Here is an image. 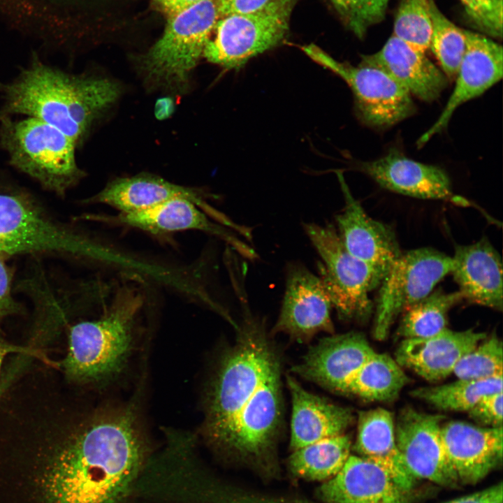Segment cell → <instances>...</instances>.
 <instances>
[{
  "mask_svg": "<svg viewBox=\"0 0 503 503\" xmlns=\"http://www.w3.org/2000/svg\"><path fill=\"white\" fill-rule=\"evenodd\" d=\"M472 24L496 38L502 36V0H461Z\"/></svg>",
  "mask_w": 503,
  "mask_h": 503,
  "instance_id": "836d02e7",
  "label": "cell"
},
{
  "mask_svg": "<svg viewBox=\"0 0 503 503\" xmlns=\"http://www.w3.org/2000/svg\"><path fill=\"white\" fill-rule=\"evenodd\" d=\"M502 376L485 379H462L439 386L422 387L411 395L441 410L468 411L483 397L502 392Z\"/></svg>",
  "mask_w": 503,
  "mask_h": 503,
  "instance_id": "f1b7e54d",
  "label": "cell"
},
{
  "mask_svg": "<svg viewBox=\"0 0 503 503\" xmlns=\"http://www.w3.org/2000/svg\"><path fill=\"white\" fill-rule=\"evenodd\" d=\"M354 449L358 455L382 467L406 493L415 479L407 470L395 439V421L388 410L378 407L358 414Z\"/></svg>",
  "mask_w": 503,
  "mask_h": 503,
  "instance_id": "cb8c5ba5",
  "label": "cell"
},
{
  "mask_svg": "<svg viewBox=\"0 0 503 503\" xmlns=\"http://www.w3.org/2000/svg\"><path fill=\"white\" fill-rule=\"evenodd\" d=\"M502 482L481 491L465 495L444 503H502Z\"/></svg>",
  "mask_w": 503,
  "mask_h": 503,
  "instance_id": "74e56055",
  "label": "cell"
},
{
  "mask_svg": "<svg viewBox=\"0 0 503 503\" xmlns=\"http://www.w3.org/2000/svg\"><path fill=\"white\" fill-rule=\"evenodd\" d=\"M302 226L321 258L319 277L338 316L344 320L365 321L373 309L370 292L379 286L383 276L346 249L333 224Z\"/></svg>",
  "mask_w": 503,
  "mask_h": 503,
  "instance_id": "8992f818",
  "label": "cell"
},
{
  "mask_svg": "<svg viewBox=\"0 0 503 503\" xmlns=\"http://www.w3.org/2000/svg\"><path fill=\"white\" fill-rule=\"evenodd\" d=\"M359 168L388 191L416 198L469 205L468 200L453 192L450 178L442 168L413 160L398 150L362 162Z\"/></svg>",
  "mask_w": 503,
  "mask_h": 503,
  "instance_id": "9a60e30c",
  "label": "cell"
},
{
  "mask_svg": "<svg viewBox=\"0 0 503 503\" xmlns=\"http://www.w3.org/2000/svg\"><path fill=\"white\" fill-rule=\"evenodd\" d=\"M142 305L139 293L123 288L99 319L71 328L62 362L68 379L103 386L120 376L132 353L134 324Z\"/></svg>",
  "mask_w": 503,
  "mask_h": 503,
  "instance_id": "3957f363",
  "label": "cell"
},
{
  "mask_svg": "<svg viewBox=\"0 0 503 503\" xmlns=\"http://www.w3.org/2000/svg\"><path fill=\"white\" fill-rule=\"evenodd\" d=\"M432 22L429 49L447 78H455L467 47V30L450 21L430 0Z\"/></svg>",
  "mask_w": 503,
  "mask_h": 503,
  "instance_id": "f546056e",
  "label": "cell"
},
{
  "mask_svg": "<svg viewBox=\"0 0 503 503\" xmlns=\"http://www.w3.org/2000/svg\"><path fill=\"white\" fill-rule=\"evenodd\" d=\"M298 0H270L261 9L219 18L214 36L203 51L206 59L227 69H238L250 59L285 38Z\"/></svg>",
  "mask_w": 503,
  "mask_h": 503,
  "instance_id": "ba28073f",
  "label": "cell"
},
{
  "mask_svg": "<svg viewBox=\"0 0 503 503\" xmlns=\"http://www.w3.org/2000/svg\"><path fill=\"white\" fill-rule=\"evenodd\" d=\"M168 16L177 14L202 0H154Z\"/></svg>",
  "mask_w": 503,
  "mask_h": 503,
  "instance_id": "f35d334b",
  "label": "cell"
},
{
  "mask_svg": "<svg viewBox=\"0 0 503 503\" xmlns=\"http://www.w3.org/2000/svg\"><path fill=\"white\" fill-rule=\"evenodd\" d=\"M270 0H216L219 17L258 10Z\"/></svg>",
  "mask_w": 503,
  "mask_h": 503,
  "instance_id": "8d00e7d4",
  "label": "cell"
},
{
  "mask_svg": "<svg viewBox=\"0 0 503 503\" xmlns=\"http://www.w3.org/2000/svg\"><path fill=\"white\" fill-rule=\"evenodd\" d=\"M291 396L290 447L292 451L323 439L344 434L354 417L351 411L333 404L287 377Z\"/></svg>",
  "mask_w": 503,
  "mask_h": 503,
  "instance_id": "603a6c76",
  "label": "cell"
},
{
  "mask_svg": "<svg viewBox=\"0 0 503 503\" xmlns=\"http://www.w3.org/2000/svg\"><path fill=\"white\" fill-rule=\"evenodd\" d=\"M431 31L430 0H402L393 35L425 52L429 49Z\"/></svg>",
  "mask_w": 503,
  "mask_h": 503,
  "instance_id": "4dcf8cb0",
  "label": "cell"
},
{
  "mask_svg": "<svg viewBox=\"0 0 503 503\" xmlns=\"http://www.w3.org/2000/svg\"><path fill=\"white\" fill-rule=\"evenodd\" d=\"M361 62L381 68L423 101L437 99L447 85L448 78L425 52L393 35L378 52L363 55Z\"/></svg>",
  "mask_w": 503,
  "mask_h": 503,
  "instance_id": "44dd1931",
  "label": "cell"
},
{
  "mask_svg": "<svg viewBox=\"0 0 503 503\" xmlns=\"http://www.w3.org/2000/svg\"><path fill=\"white\" fill-rule=\"evenodd\" d=\"M115 219L118 223L156 235L187 230L205 231L222 238L247 258L257 257L250 247L214 224L196 204L187 198H173L140 212L120 213Z\"/></svg>",
  "mask_w": 503,
  "mask_h": 503,
  "instance_id": "7402d4cb",
  "label": "cell"
},
{
  "mask_svg": "<svg viewBox=\"0 0 503 503\" xmlns=\"http://www.w3.org/2000/svg\"><path fill=\"white\" fill-rule=\"evenodd\" d=\"M453 374L457 379H485L502 376V342L497 335L486 337L460 359Z\"/></svg>",
  "mask_w": 503,
  "mask_h": 503,
  "instance_id": "1f68e13d",
  "label": "cell"
},
{
  "mask_svg": "<svg viewBox=\"0 0 503 503\" xmlns=\"http://www.w3.org/2000/svg\"><path fill=\"white\" fill-rule=\"evenodd\" d=\"M177 198L189 199L198 207L206 206L195 190L150 175L116 179L89 201L110 205L120 213L126 214L145 210Z\"/></svg>",
  "mask_w": 503,
  "mask_h": 503,
  "instance_id": "d4e9b609",
  "label": "cell"
},
{
  "mask_svg": "<svg viewBox=\"0 0 503 503\" xmlns=\"http://www.w3.org/2000/svg\"><path fill=\"white\" fill-rule=\"evenodd\" d=\"M502 75V45L483 34L467 31V47L453 90L437 119L418 139V147L445 129L457 108L483 94L498 82Z\"/></svg>",
  "mask_w": 503,
  "mask_h": 503,
  "instance_id": "4fadbf2b",
  "label": "cell"
},
{
  "mask_svg": "<svg viewBox=\"0 0 503 503\" xmlns=\"http://www.w3.org/2000/svg\"><path fill=\"white\" fill-rule=\"evenodd\" d=\"M75 144L61 131L31 117L0 119V149L8 163L58 196L85 176L75 160Z\"/></svg>",
  "mask_w": 503,
  "mask_h": 503,
  "instance_id": "5b68a950",
  "label": "cell"
},
{
  "mask_svg": "<svg viewBox=\"0 0 503 503\" xmlns=\"http://www.w3.org/2000/svg\"><path fill=\"white\" fill-rule=\"evenodd\" d=\"M8 256L0 252V323L6 317L22 312V307L13 295V271L7 263Z\"/></svg>",
  "mask_w": 503,
  "mask_h": 503,
  "instance_id": "d590c367",
  "label": "cell"
},
{
  "mask_svg": "<svg viewBox=\"0 0 503 503\" xmlns=\"http://www.w3.org/2000/svg\"><path fill=\"white\" fill-rule=\"evenodd\" d=\"M502 392L495 393L483 397L467 412L471 418L485 427L502 426Z\"/></svg>",
  "mask_w": 503,
  "mask_h": 503,
  "instance_id": "e575fe53",
  "label": "cell"
},
{
  "mask_svg": "<svg viewBox=\"0 0 503 503\" xmlns=\"http://www.w3.org/2000/svg\"><path fill=\"white\" fill-rule=\"evenodd\" d=\"M408 381L395 359L374 352L351 380L345 393L367 400L389 402L398 396Z\"/></svg>",
  "mask_w": 503,
  "mask_h": 503,
  "instance_id": "4316f807",
  "label": "cell"
},
{
  "mask_svg": "<svg viewBox=\"0 0 503 503\" xmlns=\"http://www.w3.org/2000/svg\"><path fill=\"white\" fill-rule=\"evenodd\" d=\"M15 352H29L27 349L17 347L0 340V372L4 358L8 354Z\"/></svg>",
  "mask_w": 503,
  "mask_h": 503,
  "instance_id": "ab89813d",
  "label": "cell"
},
{
  "mask_svg": "<svg viewBox=\"0 0 503 503\" xmlns=\"http://www.w3.org/2000/svg\"><path fill=\"white\" fill-rule=\"evenodd\" d=\"M99 247L53 217L29 191L0 183V252L96 258Z\"/></svg>",
  "mask_w": 503,
  "mask_h": 503,
  "instance_id": "277c9868",
  "label": "cell"
},
{
  "mask_svg": "<svg viewBox=\"0 0 503 503\" xmlns=\"http://www.w3.org/2000/svg\"><path fill=\"white\" fill-rule=\"evenodd\" d=\"M503 430L451 421L441 428V436L459 483L474 484L502 463Z\"/></svg>",
  "mask_w": 503,
  "mask_h": 503,
  "instance_id": "2e32d148",
  "label": "cell"
},
{
  "mask_svg": "<svg viewBox=\"0 0 503 503\" xmlns=\"http://www.w3.org/2000/svg\"><path fill=\"white\" fill-rule=\"evenodd\" d=\"M461 301L458 291L447 293L434 289L401 314L398 335L403 339L421 338L441 332L447 328L449 312Z\"/></svg>",
  "mask_w": 503,
  "mask_h": 503,
  "instance_id": "83f0119b",
  "label": "cell"
},
{
  "mask_svg": "<svg viewBox=\"0 0 503 503\" xmlns=\"http://www.w3.org/2000/svg\"><path fill=\"white\" fill-rule=\"evenodd\" d=\"M344 199L335 217L337 232L346 249L378 271L383 278L402 252L396 235L388 224L369 216L352 195L342 173H337Z\"/></svg>",
  "mask_w": 503,
  "mask_h": 503,
  "instance_id": "5bb4252c",
  "label": "cell"
},
{
  "mask_svg": "<svg viewBox=\"0 0 503 503\" xmlns=\"http://www.w3.org/2000/svg\"><path fill=\"white\" fill-rule=\"evenodd\" d=\"M150 454L134 402L99 409L1 446L0 503H128Z\"/></svg>",
  "mask_w": 503,
  "mask_h": 503,
  "instance_id": "6da1fadb",
  "label": "cell"
},
{
  "mask_svg": "<svg viewBox=\"0 0 503 503\" xmlns=\"http://www.w3.org/2000/svg\"><path fill=\"white\" fill-rule=\"evenodd\" d=\"M333 305L321 278L300 263L286 269L285 291L273 331L298 341H307L321 332L333 333Z\"/></svg>",
  "mask_w": 503,
  "mask_h": 503,
  "instance_id": "7c38bea8",
  "label": "cell"
},
{
  "mask_svg": "<svg viewBox=\"0 0 503 503\" xmlns=\"http://www.w3.org/2000/svg\"><path fill=\"white\" fill-rule=\"evenodd\" d=\"M405 493L382 467L351 454L316 490L326 503H407Z\"/></svg>",
  "mask_w": 503,
  "mask_h": 503,
  "instance_id": "ffe728a7",
  "label": "cell"
},
{
  "mask_svg": "<svg viewBox=\"0 0 503 503\" xmlns=\"http://www.w3.org/2000/svg\"><path fill=\"white\" fill-rule=\"evenodd\" d=\"M450 274L462 300L502 311L503 284L502 258L486 237L455 247Z\"/></svg>",
  "mask_w": 503,
  "mask_h": 503,
  "instance_id": "ac0fdd59",
  "label": "cell"
},
{
  "mask_svg": "<svg viewBox=\"0 0 503 503\" xmlns=\"http://www.w3.org/2000/svg\"><path fill=\"white\" fill-rule=\"evenodd\" d=\"M389 1L330 0L347 28L360 38L384 19Z\"/></svg>",
  "mask_w": 503,
  "mask_h": 503,
  "instance_id": "d6a6232c",
  "label": "cell"
},
{
  "mask_svg": "<svg viewBox=\"0 0 503 503\" xmlns=\"http://www.w3.org/2000/svg\"><path fill=\"white\" fill-rule=\"evenodd\" d=\"M301 49L314 61L348 85L353 94L358 116L365 124L387 128L416 112L412 96L381 68L361 61L357 66L340 62L314 44Z\"/></svg>",
  "mask_w": 503,
  "mask_h": 503,
  "instance_id": "30bf717a",
  "label": "cell"
},
{
  "mask_svg": "<svg viewBox=\"0 0 503 503\" xmlns=\"http://www.w3.org/2000/svg\"><path fill=\"white\" fill-rule=\"evenodd\" d=\"M119 94V85L110 80L68 73L33 52L13 78L0 80V119H40L78 147Z\"/></svg>",
  "mask_w": 503,
  "mask_h": 503,
  "instance_id": "7a4b0ae2",
  "label": "cell"
},
{
  "mask_svg": "<svg viewBox=\"0 0 503 503\" xmlns=\"http://www.w3.org/2000/svg\"><path fill=\"white\" fill-rule=\"evenodd\" d=\"M374 352L360 333L333 335L313 347L293 370L324 388L345 393L351 380Z\"/></svg>",
  "mask_w": 503,
  "mask_h": 503,
  "instance_id": "e0dca14e",
  "label": "cell"
},
{
  "mask_svg": "<svg viewBox=\"0 0 503 503\" xmlns=\"http://www.w3.org/2000/svg\"><path fill=\"white\" fill-rule=\"evenodd\" d=\"M487 337L472 329L448 328L426 337L403 339L395 352V360L429 381L453 374L460 359Z\"/></svg>",
  "mask_w": 503,
  "mask_h": 503,
  "instance_id": "d6986e66",
  "label": "cell"
},
{
  "mask_svg": "<svg viewBox=\"0 0 503 503\" xmlns=\"http://www.w3.org/2000/svg\"><path fill=\"white\" fill-rule=\"evenodd\" d=\"M351 449V440L345 434L323 439L293 451L289 467L298 477L326 481L340 472Z\"/></svg>",
  "mask_w": 503,
  "mask_h": 503,
  "instance_id": "484cf974",
  "label": "cell"
},
{
  "mask_svg": "<svg viewBox=\"0 0 503 503\" xmlns=\"http://www.w3.org/2000/svg\"><path fill=\"white\" fill-rule=\"evenodd\" d=\"M218 18L216 0H202L169 16L161 38L143 57L146 77L166 87H184Z\"/></svg>",
  "mask_w": 503,
  "mask_h": 503,
  "instance_id": "52a82bcc",
  "label": "cell"
},
{
  "mask_svg": "<svg viewBox=\"0 0 503 503\" xmlns=\"http://www.w3.org/2000/svg\"><path fill=\"white\" fill-rule=\"evenodd\" d=\"M453 268L452 257L431 247L402 252L379 284L373 335H388L395 319L410 305L430 293Z\"/></svg>",
  "mask_w": 503,
  "mask_h": 503,
  "instance_id": "9c48e42d",
  "label": "cell"
},
{
  "mask_svg": "<svg viewBox=\"0 0 503 503\" xmlns=\"http://www.w3.org/2000/svg\"><path fill=\"white\" fill-rule=\"evenodd\" d=\"M441 415L404 408L395 423L397 446L410 475L442 486L459 482L447 456L441 436Z\"/></svg>",
  "mask_w": 503,
  "mask_h": 503,
  "instance_id": "8fae6325",
  "label": "cell"
}]
</instances>
